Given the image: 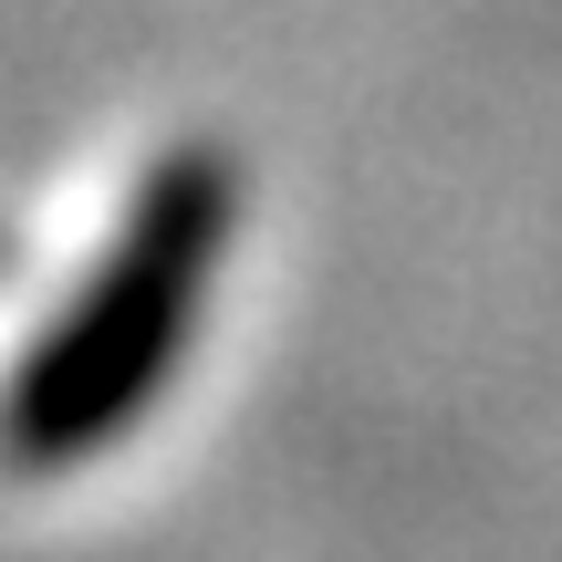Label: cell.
<instances>
[{
  "mask_svg": "<svg viewBox=\"0 0 562 562\" xmlns=\"http://www.w3.org/2000/svg\"><path fill=\"white\" fill-rule=\"evenodd\" d=\"M229 229H240L229 146H209V136L167 146L136 178L83 292L21 344L11 385H0V469L11 480H63V469L104 459L178 385L199 313H209V281L229 261Z\"/></svg>",
  "mask_w": 562,
  "mask_h": 562,
  "instance_id": "obj_1",
  "label": "cell"
}]
</instances>
